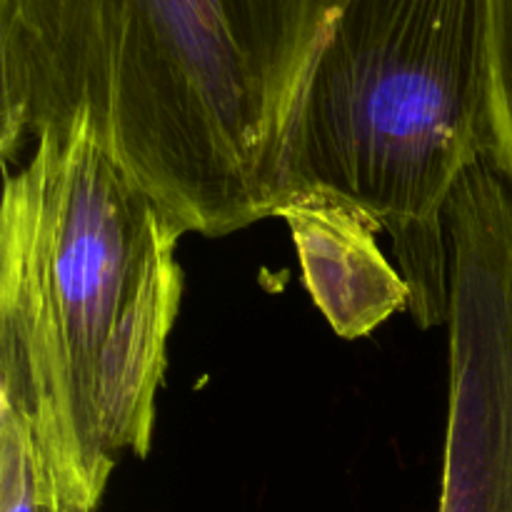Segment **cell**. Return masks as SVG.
I'll return each mask as SVG.
<instances>
[{"mask_svg": "<svg viewBox=\"0 0 512 512\" xmlns=\"http://www.w3.org/2000/svg\"><path fill=\"white\" fill-rule=\"evenodd\" d=\"M350 0H0L3 163L85 130L185 233L275 218Z\"/></svg>", "mask_w": 512, "mask_h": 512, "instance_id": "1", "label": "cell"}, {"mask_svg": "<svg viewBox=\"0 0 512 512\" xmlns=\"http://www.w3.org/2000/svg\"><path fill=\"white\" fill-rule=\"evenodd\" d=\"M183 235L85 130L40 138L5 175L0 398L23 410L78 512H98L120 455L150 453Z\"/></svg>", "mask_w": 512, "mask_h": 512, "instance_id": "2", "label": "cell"}, {"mask_svg": "<svg viewBox=\"0 0 512 512\" xmlns=\"http://www.w3.org/2000/svg\"><path fill=\"white\" fill-rule=\"evenodd\" d=\"M488 145V0H350L290 135L285 200L325 190L373 215L410 318L435 328L450 313L445 210Z\"/></svg>", "mask_w": 512, "mask_h": 512, "instance_id": "3", "label": "cell"}, {"mask_svg": "<svg viewBox=\"0 0 512 512\" xmlns=\"http://www.w3.org/2000/svg\"><path fill=\"white\" fill-rule=\"evenodd\" d=\"M450 420L438 512H512V193L480 160L445 210Z\"/></svg>", "mask_w": 512, "mask_h": 512, "instance_id": "4", "label": "cell"}, {"mask_svg": "<svg viewBox=\"0 0 512 512\" xmlns=\"http://www.w3.org/2000/svg\"><path fill=\"white\" fill-rule=\"evenodd\" d=\"M298 250L303 285L345 340H358L410 308V288L380 250V223L325 190H300L278 208Z\"/></svg>", "mask_w": 512, "mask_h": 512, "instance_id": "5", "label": "cell"}, {"mask_svg": "<svg viewBox=\"0 0 512 512\" xmlns=\"http://www.w3.org/2000/svg\"><path fill=\"white\" fill-rule=\"evenodd\" d=\"M0 512H78L23 410L0 398Z\"/></svg>", "mask_w": 512, "mask_h": 512, "instance_id": "6", "label": "cell"}, {"mask_svg": "<svg viewBox=\"0 0 512 512\" xmlns=\"http://www.w3.org/2000/svg\"><path fill=\"white\" fill-rule=\"evenodd\" d=\"M488 163L512 193V0H488Z\"/></svg>", "mask_w": 512, "mask_h": 512, "instance_id": "7", "label": "cell"}]
</instances>
